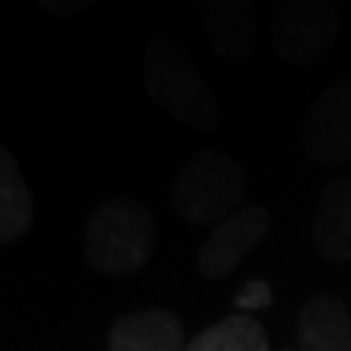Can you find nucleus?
<instances>
[{"label":"nucleus","mask_w":351,"mask_h":351,"mask_svg":"<svg viewBox=\"0 0 351 351\" xmlns=\"http://www.w3.org/2000/svg\"><path fill=\"white\" fill-rule=\"evenodd\" d=\"M234 304L240 307L243 313H252V311H263V307L272 304V287L267 281H246L243 287H240V293L234 295Z\"/></svg>","instance_id":"ddd939ff"},{"label":"nucleus","mask_w":351,"mask_h":351,"mask_svg":"<svg viewBox=\"0 0 351 351\" xmlns=\"http://www.w3.org/2000/svg\"><path fill=\"white\" fill-rule=\"evenodd\" d=\"M36 219V202L27 188L18 161L9 149L0 152V240L12 243L29 232Z\"/></svg>","instance_id":"9b49d317"},{"label":"nucleus","mask_w":351,"mask_h":351,"mask_svg":"<svg viewBox=\"0 0 351 351\" xmlns=\"http://www.w3.org/2000/svg\"><path fill=\"white\" fill-rule=\"evenodd\" d=\"M158 228L138 199H108L85 219V258L103 276H129L152 258Z\"/></svg>","instance_id":"f03ea898"},{"label":"nucleus","mask_w":351,"mask_h":351,"mask_svg":"<svg viewBox=\"0 0 351 351\" xmlns=\"http://www.w3.org/2000/svg\"><path fill=\"white\" fill-rule=\"evenodd\" d=\"M108 351H188L184 325L167 307L126 313L112 325Z\"/></svg>","instance_id":"6e6552de"},{"label":"nucleus","mask_w":351,"mask_h":351,"mask_svg":"<svg viewBox=\"0 0 351 351\" xmlns=\"http://www.w3.org/2000/svg\"><path fill=\"white\" fill-rule=\"evenodd\" d=\"M141 76L152 103L188 129L214 132L223 123V106L217 94L205 82L191 50L176 36L161 32L147 44Z\"/></svg>","instance_id":"f257e3e1"},{"label":"nucleus","mask_w":351,"mask_h":351,"mask_svg":"<svg viewBox=\"0 0 351 351\" xmlns=\"http://www.w3.org/2000/svg\"><path fill=\"white\" fill-rule=\"evenodd\" d=\"M199 24L211 50L228 62H243L255 53L261 9L258 0H196Z\"/></svg>","instance_id":"0eeeda50"},{"label":"nucleus","mask_w":351,"mask_h":351,"mask_svg":"<svg viewBox=\"0 0 351 351\" xmlns=\"http://www.w3.org/2000/svg\"><path fill=\"white\" fill-rule=\"evenodd\" d=\"M269 211L263 205H246L211 228L196 252V269L205 278H226L243 263V258L269 234Z\"/></svg>","instance_id":"39448f33"},{"label":"nucleus","mask_w":351,"mask_h":351,"mask_svg":"<svg viewBox=\"0 0 351 351\" xmlns=\"http://www.w3.org/2000/svg\"><path fill=\"white\" fill-rule=\"evenodd\" d=\"M188 351H269L267 331L249 313H234L188 343Z\"/></svg>","instance_id":"f8f14e48"},{"label":"nucleus","mask_w":351,"mask_h":351,"mask_svg":"<svg viewBox=\"0 0 351 351\" xmlns=\"http://www.w3.org/2000/svg\"><path fill=\"white\" fill-rule=\"evenodd\" d=\"M304 149L325 167L351 161V76L316 97L304 120Z\"/></svg>","instance_id":"423d86ee"},{"label":"nucleus","mask_w":351,"mask_h":351,"mask_svg":"<svg viewBox=\"0 0 351 351\" xmlns=\"http://www.w3.org/2000/svg\"><path fill=\"white\" fill-rule=\"evenodd\" d=\"M246 170L223 149H199L182 170L173 176L170 202L184 223L208 226L223 223L226 217L240 211L246 196Z\"/></svg>","instance_id":"7ed1b4c3"},{"label":"nucleus","mask_w":351,"mask_h":351,"mask_svg":"<svg viewBox=\"0 0 351 351\" xmlns=\"http://www.w3.org/2000/svg\"><path fill=\"white\" fill-rule=\"evenodd\" d=\"M281 351H293V348H281Z\"/></svg>","instance_id":"2eb2a0df"},{"label":"nucleus","mask_w":351,"mask_h":351,"mask_svg":"<svg viewBox=\"0 0 351 351\" xmlns=\"http://www.w3.org/2000/svg\"><path fill=\"white\" fill-rule=\"evenodd\" d=\"M302 351H351V313L343 299L319 293L299 313Z\"/></svg>","instance_id":"9d476101"},{"label":"nucleus","mask_w":351,"mask_h":351,"mask_svg":"<svg viewBox=\"0 0 351 351\" xmlns=\"http://www.w3.org/2000/svg\"><path fill=\"white\" fill-rule=\"evenodd\" d=\"M91 3H97V0H38V6L50 18H73V15H82Z\"/></svg>","instance_id":"4468645a"},{"label":"nucleus","mask_w":351,"mask_h":351,"mask_svg":"<svg viewBox=\"0 0 351 351\" xmlns=\"http://www.w3.org/2000/svg\"><path fill=\"white\" fill-rule=\"evenodd\" d=\"M339 36L334 0H278L272 12V50L284 64L307 68L325 59Z\"/></svg>","instance_id":"20e7f679"},{"label":"nucleus","mask_w":351,"mask_h":351,"mask_svg":"<svg viewBox=\"0 0 351 351\" xmlns=\"http://www.w3.org/2000/svg\"><path fill=\"white\" fill-rule=\"evenodd\" d=\"M313 243L328 261H351V176L325 182L311 226Z\"/></svg>","instance_id":"1a4fd4ad"}]
</instances>
